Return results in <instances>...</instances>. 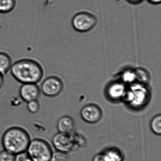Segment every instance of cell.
Returning a JSON list of instances; mask_svg holds the SVG:
<instances>
[{"label": "cell", "mask_w": 161, "mask_h": 161, "mask_svg": "<svg viewBox=\"0 0 161 161\" xmlns=\"http://www.w3.org/2000/svg\"><path fill=\"white\" fill-rule=\"evenodd\" d=\"M147 1L151 4H155V5L160 4L161 2V0H147Z\"/></svg>", "instance_id": "cell-26"}, {"label": "cell", "mask_w": 161, "mask_h": 161, "mask_svg": "<svg viewBox=\"0 0 161 161\" xmlns=\"http://www.w3.org/2000/svg\"><path fill=\"white\" fill-rule=\"evenodd\" d=\"M57 127L59 132L69 134L73 132L75 129V121L70 117L65 116L58 120Z\"/></svg>", "instance_id": "cell-11"}, {"label": "cell", "mask_w": 161, "mask_h": 161, "mask_svg": "<svg viewBox=\"0 0 161 161\" xmlns=\"http://www.w3.org/2000/svg\"><path fill=\"white\" fill-rule=\"evenodd\" d=\"M12 57L5 52H0V73L5 75L11 69L13 65Z\"/></svg>", "instance_id": "cell-12"}, {"label": "cell", "mask_w": 161, "mask_h": 161, "mask_svg": "<svg viewBox=\"0 0 161 161\" xmlns=\"http://www.w3.org/2000/svg\"><path fill=\"white\" fill-rule=\"evenodd\" d=\"M41 94L40 88L37 84H22L19 90V97L26 103L37 100Z\"/></svg>", "instance_id": "cell-9"}, {"label": "cell", "mask_w": 161, "mask_h": 161, "mask_svg": "<svg viewBox=\"0 0 161 161\" xmlns=\"http://www.w3.org/2000/svg\"><path fill=\"white\" fill-rule=\"evenodd\" d=\"M31 141L30 134L25 129L14 127L5 131L2 143L4 150L16 155L26 152Z\"/></svg>", "instance_id": "cell-2"}, {"label": "cell", "mask_w": 161, "mask_h": 161, "mask_svg": "<svg viewBox=\"0 0 161 161\" xmlns=\"http://www.w3.org/2000/svg\"><path fill=\"white\" fill-rule=\"evenodd\" d=\"M97 22V17L93 14L81 12L76 14L72 19L73 28L80 32L89 31L96 26Z\"/></svg>", "instance_id": "cell-5"}, {"label": "cell", "mask_w": 161, "mask_h": 161, "mask_svg": "<svg viewBox=\"0 0 161 161\" xmlns=\"http://www.w3.org/2000/svg\"><path fill=\"white\" fill-rule=\"evenodd\" d=\"M5 83V79L4 75L0 73V89H1Z\"/></svg>", "instance_id": "cell-24"}, {"label": "cell", "mask_w": 161, "mask_h": 161, "mask_svg": "<svg viewBox=\"0 0 161 161\" xmlns=\"http://www.w3.org/2000/svg\"><path fill=\"white\" fill-rule=\"evenodd\" d=\"M150 97V92L146 85L136 82L127 89L123 100L132 109H139L146 106Z\"/></svg>", "instance_id": "cell-3"}, {"label": "cell", "mask_w": 161, "mask_h": 161, "mask_svg": "<svg viewBox=\"0 0 161 161\" xmlns=\"http://www.w3.org/2000/svg\"><path fill=\"white\" fill-rule=\"evenodd\" d=\"M93 161H107L103 152L98 153L93 158Z\"/></svg>", "instance_id": "cell-23"}, {"label": "cell", "mask_w": 161, "mask_h": 161, "mask_svg": "<svg viewBox=\"0 0 161 161\" xmlns=\"http://www.w3.org/2000/svg\"><path fill=\"white\" fill-rule=\"evenodd\" d=\"M129 3L132 4H138L141 3L144 0H127Z\"/></svg>", "instance_id": "cell-25"}, {"label": "cell", "mask_w": 161, "mask_h": 161, "mask_svg": "<svg viewBox=\"0 0 161 161\" xmlns=\"http://www.w3.org/2000/svg\"><path fill=\"white\" fill-rule=\"evenodd\" d=\"M74 146V150L85 147L86 145V139L83 136L78 133H71Z\"/></svg>", "instance_id": "cell-16"}, {"label": "cell", "mask_w": 161, "mask_h": 161, "mask_svg": "<svg viewBox=\"0 0 161 161\" xmlns=\"http://www.w3.org/2000/svg\"><path fill=\"white\" fill-rule=\"evenodd\" d=\"M136 77V82L146 84L150 80V75L148 71L142 68H138L134 70Z\"/></svg>", "instance_id": "cell-15"}, {"label": "cell", "mask_w": 161, "mask_h": 161, "mask_svg": "<svg viewBox=\"0 0 161 161\" xmlns=\"http://www.w3.org/2000/svg\"><path fill=\"white\" fill-rule=\"evenodd\" d=\"M15 161H33L26 152L15 155Z\"/></svg>", "instance_id": "cell-22"}, {"label": "cell", "mask_w": 161, "mask_h": 161, "mask_svg": "<svg viewBox=\"0 0 161 161\" xmlns=\"http://www.w3.org/2000/svg\"><path fill=\"white\" fill-rule=\"evenodd\" d=\"M107 161H122L123 155L120 149L116 147H109L103 152Z\"/></svg>", "instance_id": "cell-13"}, {"label": "cell", "mask_w": 161, "mask_h": 161, "mask_svg": "<svg viewBox=\"0 0 161 161\" xmlns=\"http://www.w3.org/2000/svg\"><path fill=\"white\" fill-rule=\"evenodd\" d=\"M127 88L124 83L116 81L111 83L107 86L106 94L109 99L116 102L123 100Z\"/></svg>", "instance_id": "cell-10"}, {"label": "cell", "mask_w": 161, "mask_h": 161, "mask_svg": "<svg viewBox=\"0 0 161 161\" xmlns=\"http://www.w3.org/2000/svg\"><path fill=\"white\" fill-rule=\"evenodd\" d=\"M13 78L22 84H37L43 79L42 65L32 59H22L13 63L10 70Z\"/></svg>", "instance_id": "cell-1"}, {"label": "cell", "mask_w": 161, "mask_h": 161, "mask_svg": "<svg viewBox=\"0 0 161 161\" xmlns=\"http://www.w3.org/2000/svg\"><path fill=\"white\" fill-rule=\"evenodd\" d=\"M122 82L133 83L136 82V77L134 70H128L125 71L122 75Z\"/></svg>", "instance_id": "cell-18"}, {"label": "cell", "mask_w": 161, "mask_h": 161, "mask_svg": "<svg viewBox=\"0 0 161 161\" xmlns=\"http://www.w3.org/2000/svg\"><path fill=\"white\" fill-rule=\"evenodd\" d=\"M150 128L152 131L157 135H161V115H157L152 119L150 122Z\"/></svg>", "instance_id": "cell-17"}, {"label": "cell", "mask_w": 161, "mask_h": 161, "mask_svg": "<svg viewBox=\"0 0 161 161\" xmlns=\"http://www.w3.org/2000/svg\"><path fill=\"white\" fill-rule=\"evenodd\" d=\"M81 116L85 122L95 124L102 119L103 112L99 106L95 104H88L85 106L80 112Z\"/></svg>", "instance_id": "cell-8"}, {"label": "cell", "mask_w": 161, "mask_h": 161, "mask_svg": "<svg viewBox=\"0 0 161 161\" xmlns=\"http://www.w3.org/2000/svg\"><path fill=\"white\" fill-rule=\"evenodd\" d=\"M41 92L49 97H57L64 88L63 81L59 77L50 76L44 79L40 87Z\"/></svg>", "instance_id": "cell-6"}, {"label": "cell", "mask_w": 161, "mask_h": 161, "mask_svg": "<svg viewBox=\"0 0 161 161\" xmlns=\"http://www.w3.org/2000/svg\"><path fill=\"white\" fill-rule=\"evenodd\" d=\"M17 5V0H0V14H7L13 12Z\"/></svg>", "instance_id": "cell-14"}, {"label": "cell", "mask_w": 161, "mask_h": 161, "mask_svg": "<svg viewBox=\"0 0 161 161\" xmlns=\"http://www.w3.org/2000/svg\"><path fill=\"white\" fill-rule=\"evenodd\" d=\"M52 144L56 150L68 153L74 151V146L71 134L59 132L52 138Z\"/></svg>", "instance_id": "cell-7"}, {"label": "cell", "mask_w": 161, "mask_h": 161, "mask_svg": "<svg viewBox=\"0 0 161 161\" xmlns=\"http://www.w3.org/2000/svg\"><path fill=\"white\" fill-rule=\"evenodd\" d=\"M26 152L33 161H50L53 151L47 141L35 138L31 140Z\"/></svg>", "instance_id": "cell-4"}, {"label": "cell", "mask_w": 161, "mask_h": 161, "mask_svg": "<svg viewBox=\"0 0 161 161\" xmlns=\"http://www.w3.org/2000/svg\"><path fill=\"white\" fill-rule=\"evenodd\" d=\"M69 160L67 153L56 151L53 152L50 161H69Z\"/></svg>", "instance_id": "cell-19"}, {"label": "cell", "mask_w": 161, "mask_h": 161, "mask_svg": "<svg viewBox=\"0 0 161 161\" xmlns=\"http://www.w3.org/2000/svg\"><path fill=\"white\" fill-rule=\"evenodd\" d=\"M27 109L31 114L37 113L40 109V103L37 100L32 101L27 103Z\"/></svg>", "instance_id": "cell-20"}, {"label": "cell", "mask_w": 161, "mask_h": 161, "mask_svg": "<svg viewBox=\"0 0 161 161\" xmlns=\"http://www.w3.org/2000/svg\"><path fill=\"white\" fill-rule=\"evenodd\" d=\"M0 161H15V155L4 150L0 152Z\"/></svg>", "instance_id": "cell-21"}]
</instances>
